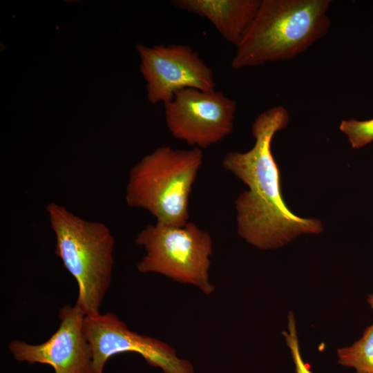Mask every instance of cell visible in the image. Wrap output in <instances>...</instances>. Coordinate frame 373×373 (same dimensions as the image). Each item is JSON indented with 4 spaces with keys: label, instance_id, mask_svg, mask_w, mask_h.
<instances>
[{
    "label": "cell",
    "instance_id": "obj_5",
    "mask_svg": "<svg viewBox=\"0 0 373 373\" xmlns=\"http://www.w3.org/2000/svg\"><path fill=\"white\" fill-rule=\"evenodd\" d=\"M135 243L146 251L137 265L140 273L159 274L192 285L207 295L214 292L209 279L212 239L195 223L188 222L182 227L157 222L149 224L138 233Z\"/></svg>",
    "mask_w": 373,
    "mask_h": 373
},
{
    "label": "cell",
    "instance_id": "obj_11",
    "mask_svg": "<svg viewBox=\"0 0 373 373\" xmlns=\"http://www.w3.org/2000/svg\"><path fill=\"white\" fill-rule=\"evenodd\" d=\"M338 363L353 367L356 373H373V322L360 339L337 350Z\"/></svg>",
    "mask_w": 373,
    "mask_h": 373
},
{
    "label": "cell",
    "instance_id": "obj_13",
    "mask_svg": "<svg viewBox=\"0 0 373 373\" xmlns=\"http://www.w3.org/2000/svg\"><path fill=\"white\" fill-rule=\"evenodd\" d=\"M287 319V330L284 331L283 334L290 350L295 366V372L296 373H312L304 363L300 354L296 321L293 312H289Z\"/></svg>",
    "mask_w": 373,
    "mask_h": 373
},
{
    "label": "cell",
    "instance_id": "obj_10",
    "mask_svg": "<svg viewBox=\"0 0 373 373\" xmlns=\"http://www.w3.org/2000/svg\"><path fill=\"white\" fill-rule=\"evenodd\" d=\"M176 8L209 20L236 47L251 26L261 0H173Z\"/></svg>",
    "mask_w": 373,
    "mask_h": 373
},
{
    "label": "cell",
    "instance_id": "obj_6",
    "mask_svg": "<svg viewBox=\"0 0 373 373\" xmlns=\"http://www.w3.org/2000/svg\"><path fill=\"white\" fill-rule=\"evenodd\" d=\"M164 105L171 135L193 148H207L233 131L237 104L220 91L185 88Z\"/></svg>",
    "mask_w": 373,
    "mask_h": 373
},
{
    "label": "cell",
    "instance_id": "obj_2",
    "mask_svg": "<svg viewBox=\"0 0 373 373\" xmlns=\"http://www.w3.org/2000/svg\"><path fill=\"white\" fill-rule=\"evenodd\" d=\"M331 0H261L231 67L239 70L292 59L327 33Z\"/></svg>",
    "mask_w": 373,
    "mask_h": 373
},
{
    "label": "cell",
    "instance_id": "obj_8",
    "mask_svg": "<svg viewBox=\"0 0 373 373\" xmlns=\"http://www.w3.org/2000/svg\"><path fill=\"white\" fill-rule=\"evenodd\" d=\"M140 72L146 82V95L152 104L171 101L185 88L214 90L213 70L191 47L184 44L147 46L138 44Z\"/></svg>",
    "mask_w": 373,
    "mask_h": 373
},
{
    "label": "cell",
    "instance_id": "obj_9",
    "mask_svg": "<svg viewBox=\"0 0 373 373\" xmlns=\"http://www.w3.org/2000/svg\"><path fill=\"white\" fill-rule=\"evenodd\" d=\"M86 315L76 305L59 310L60 325L50 338L39 345L14 340L8 349L18 361L52 366L55 373H91V352L84 332Z\"/></svg>",
    "mask_w": 373,
    "mask_h": 373
},
{
    "label": "cell",
    "instance_id": "obj_7",
    "mask_svg": "<svg viewBox=\"0 0 373 373\" xmlns=\"http://www.w3.org/2000/svg\"><path fill=\"white\" fill-rule=\"evenodd\" d=\"M84 332L91 352V373H104L111 356L125 352L140 354L164 373H195L191 363L178 357L172 347L129 329L114 313L86 316Z\"/></svg>",
    "mask_w": 373,
    "mask_h": 373
},
{
    "label": "cell",
    "instance_id": "obj_4",
    "mask_svg": "<svg viewBox=\"0 0 373 373\" xmlns=\"http://www.w3.org/2000/svg\"><path fill=\"white\" fill-rule=\"evenodd\" d=\"M202 160V151L198 148H157L129 170L127 204L147 210L157 222L185 225L189 218V195Z\"/></svg>",
    "mask_w": 373,
    "mask_h": 373
},
{
    "label": "cell",
    "instance_id": "obj_3",
    "mask_svg": "<svg viewBox=\"0 0 373 373\" xmlns=\"http://www.w3.org/2000/svg\"><path fill=\"white\" fill-rule=\"evenodd\" d=\"M46 211L56 238L55 254L77 283L75 305L86 316L100 314L112 280L113 236L105 224L86 220L55 202Z\"/></svg>",
    "mask_w": 373,
    "mask_h": 373
},
{
    "label": "cell",
    "instance_id": "obj_12",
    "mask_svg": "<svg viewBox=\"0 0 373 373\" xmlns=\"http://www.w3.org/2000/svg\"><path fill=\"white\" fill-rule=\"evenodd\" d=\"M339 129L347 136L354 149L362 148L373 142V119L363 121L356 119H344Z\"/></svg>",
    "mask_w": 373,
    "mask_h": 373
},
{
    "label": "cell",
    "instance_id": "obj_14",
    "mask_svg": "<svg viewBox=\"0 0 373 373\" xmlns=\"http://www.w3.org/2000/svg\"><path fill=\"white\" fill-rule=\"evenodd\" d=\"M368 304L371 307L372 309L373 310V294H370L367 300Z\"/></svg>",
    "mask_w": 373,
    "mask_h": 373
},
{
    "label": "cell",
    "instance_id": "obj_1",
    "mask_svg": "<svg viewBox=\"0 0 373 373\" xmlns=\"http://www.w3.org/2000/svg\"><path fill=\"white\" fill-rule=\"evenodd\" d=\"M289 120V113L282 106L262 112L251 126L254 146L244 153L229 152L222 161L223 168L249 188L235 202L237 232L260 249H278L300 234H318L323 230L319 220L301 218L291 212L282 195L271 141L277 132L287 127Z\"/></svg>",
    "mask_w": 373,
    "mask_h": 373
}]
</instances>
